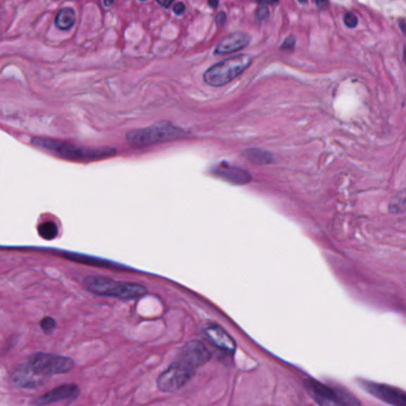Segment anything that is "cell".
I'll list each match as a JSON object with an SVG mask.
<instances>
[{"instance_id": "obj_5", "label": "cell", "mask_w": 406, "mask_h": 406, "mask_svg": "<svg viewBox=\"0 0 406 406\" xmlns=\"http://www.w3.org/2000/svg\"><path fill=\"white\" fill-rule=\"evenodd\" d=\"M25 364L43 381L56 374L68 373L74 367V361L70 357L48 353L32 354Z\"/></svg>"}, {"instance_id": "obj_25", "label": "cell", "mask_w": 406, "mask_h": 406, "mask_svg": "<svg viewBox=\"0 0 406 406\" xmlns=\"http://www.w3.org/2000/svg\"><path fill=\"white\" fill-rule=\"evenodd\" d=\"M158 4L161 5L163 8H170V5L173 4V1H158Z\"/></svg>"}, {"instance_id": "obj_19", "label": "cell", "mask_w": 406, "mask_h": 406, "mask_svg": "<svg viewBox=\"0 0 406 406\" xmlns=\"http://www.w3.org/2000/svg\"><path fill=\"white\" fill-rule=\"evenodd\" d=\"M41 326H42L44 333L49 334L55 329L56 322H55V319L53 317L43 318L42 322H41Z\"/></svg>"}, {"instance_id": "obj_6", "label": "cell", "mask_w": 406, "mask_h": 406, "mask_svg": "<svg viewBox=\"0 0 406 406\" xmlns=\"http://www.w3.org/2000/svg\"><path fill=\"white\" fill-rule=\"evenodd\" d=\"M306 385L321 406H360V402L342 387L328 386L314 379L307 380Z\"/></svg>"}, {"instance_id": "obj_3", "label": "cell", "mask_w": 406, "mask_h": 406, "mask_svg": "<svg viewBox=\"0 0 406 406\" xmlns=\"http://www.w3.org/2000/svg\"><path fill=\"white\" fill-rule=\"evenodd\" d=\"M187 134L185 130L175 127V124L170 122H161L148 128L136 129L129 132L127 134V141L132 147L144 148L182 139Z\"/></svg>"}, {"instance_id": "obj_26", "label": "cell", "mask_w": 406, "mask_h": 406, "mask_svg": "<svg viewBox=\"0 0 406 406\" xmlns=\"http://www.w3.org/2000/svg\"><path fill=\"white\" fill-rule=\"evenodd\" d=\"M399 25H400L402 32H405V20H399Z\"/></svg>"}, {"instance_id": "obj_28", "label": "cell", "mask_w": 406, "mask_h": 406, "mask_svg": "<svg viewBox=\"0 0 406 406\" xmlns=\"http://www.w3.org/2000/svg\"><path fill=\"white\" fill-rule=\"evenodd\" d=\"M317 6H319V8H321V6H328V3H326V1H325V3H317Z\"/></svg>"}, {"instance_id": "obj_10", "label": "cell", "mask_w": 406, "mask_h": 406, "mask_svg": "<svg viewBox=\"0 0 406 406\" xmlns=\"http://www.w3.org/2000/svg\"><path fill=\"white\" fill-rule=\"evenodd\" d=\"M80 395V388L75 383H63L61 386L56 387L51 391L46 392V395L36 399L34 404L36 406H46L54 404V402H63V400H73Z\"/></svg>"}, {"instance_id": "obj_16", "label": "cell", "mask_w": 406, "mask_h": 406, "mask_svg": "<svg viewBox=\"0 0 406 406\" xmlns=\"http://www.w3.org/2000/svg\"><path fill=\"white\" fill-rule=\"evenodd\" d=\"M39 234L44 240H54L58 235V225L55 224L54 222H44L39 224Z\"/></svg>"}, {"instance_id": "obj_9", "label": "cell", "mask_w": 406, "mask_h": 406, "mask_svg": "<svg viewBox=\"0 0 406 406\" xmlns=\"http://www.w3.org/2000/svg\"><path fill=\"white\" fill-rule=\"evenodd\" d=\"M179 359L185 361L194 369H198L211 359V354L201 341H191L182 348Z\"/></svg>"}, {"instance_id": "obj_1", "label": "cell", "mask_w": 406, "mask_h": 406, "mask_svg": "<svg viewBox=\"0 0 406 406\" xmlns=\"http://www.w3.org/2000/svg\"><path fill=\"white\" fill-rule=\"evenodd\" d=\"M31 144L43 151H51L62 159L70 161H94L106 159L117 154V149L111 147H84L77 144L65 142L61 139H48V137H34Z\"/></svg>"}, {"instance_id": "obj_13", "label": "cell", "mask_w": 406, "mask_h": 406, "mask_svg": "<svg viewBox=\"0 0 406 406\" xmlns=\"http://www.w3.org/2000/svg\"><path fill=\"white\" fill-rule=\"evenodd\" d=\"M205 334L206 336L209 337V340L218 348L230 353L235 350V347H236L235 341L232 340L231 337L229 336V334L225 333L221 326H217V325L209 326L205 330Z\"/></svg>"}, {"instance_id": "obj_8", "label": "cell", "mask_w": 406, "mask_h": 406, "mask_svg": "<svg viewBox=\"0 0 406 406\" xmlns=\"http://www.w3.org/2000/svg\"><path fill=\"white\" fill-rule=\"evenodd\" d=\"M362 387L366 391L369 392L376 398L383 400L392 406H406L405 392L399 390L397 387L388 386L383 383H371V381H362Z\"/></svg>"}, {"instance_id": "obj_11", "label": "cell", "mask_w": 406, "mask_h": 406, "mask_svg": "<svg viewBox=\"0 0 406 406\" xmlns=\"http://www.w3.org/2000/svg\"><path fill=\"white\" fill-rule=\"evenodd\" d=\"M213 173L234 185H246L252 182V175H249L247 170L239 168V167L230 166L227 163H220L218 166L215 167Z\"/></svg>"}, {"instance_id": "obj_14", "label": "cell", "mask_w": 406, "mask_h": 406, "mask_svg": "<svg viewBox=\"0 0 406 406\" xmlns=\"http://www.w3.org/2000/svg\"><path fill=\"white\" fill-rule=\"evenodd\" d=\"M77 22V15L73 8H63L58 12L55 17V25L62 31L70 30Z\"/></svg>"}, {"instance_id": "obj_23", "label": "cell", "mask_w": 406, "mask_h": 406, "mask_svg": "<svg viewBox=\"0 0 406 406\" xmlns=\"http://www.w3.org/2000/svg\"><path fill=\"white\" fill-rule=\"evenodd\" d=\"M173 11H175V15H184V12H185V4H184V3H175V6H173Z\"/></svg>"}, {"instance_id": "obj_24", "label": "cell", "mask_w": 406, "mask_h": 406, "mask_svg": "<svg viewBox=\"0 0 406 406\" xmlns=\"http://www.w3.org/2000/svg\"><path fill=\"white\" fill-rule=\"evenodd\" d=\"M216 24L218 27H223L225 24V20H227V15L224 12H220L218 15H216Z\"/></svg>"}, {"instance_id": "obj_21", "label": "cell", "mask_w": 406, "mask_h": 406, "mask_svg": "<svg viewBox=\"0 0 406 406\" xmlns=\"http://www.w3.org/2000/svg\"><path fill=\"white\" fill-rule=\"evenodd\" d=\"M256 17H258V20L260 22L267 20L268 17H269V10H268L267 6H265V5L259 6L258 10H256Z\"/></svg>"}, {"instance_id": "obj_22", "label": "cell", "mask_w": 406, "mask_h": 406, "mask_svg": "<svg viewBox=\"0 0 406 406\" xmlns=\"http://www.w3.org/2000/svg\"><path fill=\"white\" fill-rule=\"evenodd\" d=\"M294 46H296V37L294 36H290L285 39V42L283 43L281 46V51H292Z\"/></svg>"}, {"instance_id": "obj_4", "label": "cell", "mask_w": 406, "mask_h": 406, "mask_svg": "<svg viewBox=\"0 0 406 406\" xmlns=\"http://www.w3.org/2000/svg\"><path fill=\"white\" fill-rule=\"evenodd\" d=\"M253 56L241 54L232 58H225L216 65L210 67L204 74L206 84L213 87H222L240 77L248 67L252 65Z\"/></svg>"}, {"instance_id": "obj_20", "label": "cell", "mask_w": 406, "mask_h": 406, "mask_svg": "<svg viewBox=\"0 0 406 406\" xmlns=\"http://www.w3.org/2000/svg\"><path fill=\"white\" fill-rule=\"evenodd\" d=\"M343 20H345V25L350 27V29H354V27H357V24H359V18H357V15H356L354 12H347Z\"/></svg>"}, {"instance_id": "obj_7", "label": "cell", "mask_w": 406, "mask_h": 406, "mask_svg": "<svg viewBox=\"0 0 406 406\" xmlns=\"http://www.w3.org/2000/svg\"><path fill=\"white\" fill-rule=\"evenodd\" d=\"M197 369L191 367L182 359L170 364L158 379V387L163 392H175L185 386L194 378Z\"/></svg>"}, {"instance_id": "obj_27", "label": "cell", "mask_w": 406, "mask_h": 406, "mask_svg": "<svg viewBox=\"0 0 406 406\" xmlns=\"http://www.w3.org/2000/svg\"><path fill=\"white\" fill-rule=\"evenodd\" d=\"M103 5H104L105 8H110V6H113V1H111V3H106V1H103Z\"/></svg>"}, {"instance_id": "obj_15", "label": "cell", "mask_w": 406, "mask_h": 406, "mask_svg": "<svg viewBox=\"0 0 406 406\" xmlns=\"http://www.w3.org/2000/svg\"><path fill=\"white\" fill-rule=\"evenodd\" d=\"M244 156L250 163H256V165H268V163H273V160H274V156L269 151L258 149V148H253V149H248V151H244Z\"/></svg>"}, {"instance_id": "obj_18", "label": "cell", "mask_w": 406, "mask_h": 406, "mask_svg": "<svg viewBox=\"0 0 406 406\" xmlns=\"http://www.w3.org/2000/svg\"><path fill=\"white\" fill-rule=\"evenodd\" d=\"M67 259L74 260L77 262L89 263V265H97V266H104L108 267L111 266V263L108 261H103V260L92 259L89 256L75 255V254H67Z\"/></svg>"}, {"instance_id": "obj_2", "label": "cell", "mask_w": 406, "mask_h": 406, "mask_svg": "<svg viewBox=\"0 0 406 406\" xmlns=\"http://www.w3.org/2000/svg\"><path fill=\"white\" fill-rule=\"evenodd\" d=\"M85 287L91 293L101 297H113L124 300L139 298L147 293V288L139 284L122 283L96 275L85 279Z\"/></svg>"}, {"instance_id": "obj_17", "label": "cell", "mask_w": 406, "mask_h": 406, "mask_svg": "<svg viewBox=\"0 0 406 406\" xmlns=\"http://www.w3.org/2000/svg\"><path fill=\"white\" fill-rule=\"evenodd\" d=\"M390 212L395 213V215L405 212V192L404 191L392 199L390 203Z\"/></svg>"}, {"instance_id": "obj_29", "label": "cell", "mask_w": 406, "mask_h": 406, "mask_svg": "<svg viewBox=\"0 0 406 406\" xmlns=\"http://www.w3.org/2000/svg\"><path fill=\"white\" fill-rule=\"evenodd\" d=\"M210 6H212V8H217V6H218V3H211V1H210L209 3Z\"/></svg>"}, {"instance_id": "obj_12", "label": "cell", "mask_w": 406, "mask_h": 406, "mask_svg": "<svg viewBox=\"0 0 406 406\" xmlns=\"http://www.w3.org/2000/svg\"><path fill=\"white\" fill-rule=\"evenodd\" d=\"M249 42H250V36L242 31H236L230 35L225 36L224 39L218 43L215 53L218 55L231 54L246 48Z\"/></svg>"}]
</instances>
